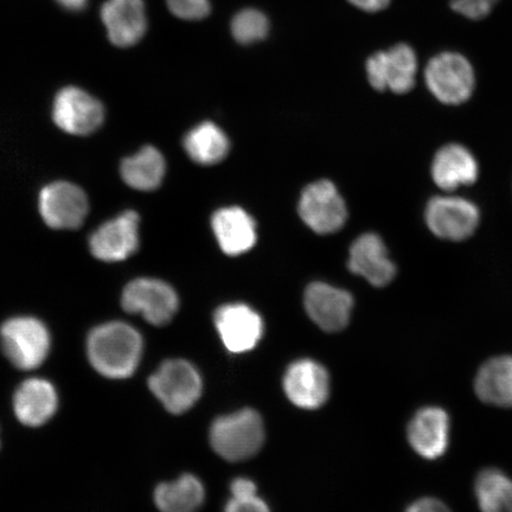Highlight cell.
I'll list each match as a JSON object with an SVG mask.
<instances>
[{"label": "cell", "mask_w": 512, "mask_h": 512, "mask_svg": "<svg viewBox=\"0 0 512 512\" xmlns=\"http://www.w3.org/2000/svg\"><path fill=\"white\" fill-rule=\"evenodd\" d=\"M57 394L53 384L42 379H31L19 386L14 398L15 413L25 426L46 424L57 409Z\"/></svg>", "instance_id": "44dd1931"}, {"label": "cell", "mask_w": 512, "mask_h": 512, "mask_svg": "<svg viewBox=\"0 0 512 512\" xmlns=\"http://www.w3.org/2000/svg\"><path fill=\"white\" fill-rule=\"evenodd\" d=\"M451 426L446 409L439 406L421 407L408 421V444L419 457L434 462L444 457L450 447Z\"/></svg>", "instance_id": "30bf717a"}, {"label": "cell", "mask_w": 512, "mask_h": 512, "mask_svg": "<svg viewBox=\"0 0 512 512\" xmlns=\"http://www.w3.org/2000/svg\"><path fill=\"white\" fill-rule=\"evenodd\" d=\"M155 501L162 512H196L204 501V489L196 477L184 475L175 482L160 484Z\"/></svg>", "instance_id": "d4e9b609"}, {"label": "cell", "mask_w": 512, "mask_h": 512, "mask_svg": "<svg viewBox=\"0 0 512 512\" xmlns=\"http://www.w3.org/2000/svg\"><path fill=\"white\" fill-rule=\"evenodd\" d=\"M270 28L267 16L258 9H243L233 17L230 23L234 40L242 46H251L264 41Z\"/></svg>", "instance_id": "4316f807"}, {"label": "cell", "mask_w": 512, "mask_h": 512, "mask_svg": "<svg viewBox=\"0 0 512 512\" xmlns=\"http://www.w3.org/2000/svg\"><path fill=\"white\" fill-rule=\"evenodd\" d=\"M426 221L439 238L460 241L475 233L479 211L463 198L437 197L428 203Z\"/></svg>", "instance_id": "4fadbf2b"}, {"label": "cell", "mask_w": 512, "mask_h": 512, "mask_svg": "<svg viewBox=\"0 0 512 512\" xmlns=\"http://www.w3.org/2000/svg\"><path fill=\"white\" fill-rule=\"evenodd\" d=\"M366 69L370 85L376 91L389 89L395 94H406L415 85L418 60L408 44H398L392 49L371 55Z\"/></svg>", "instance_id": "ba28073f"}, {"label": "cell", "mask_w": 512, "mask_h": 512, "mask_svg": "<svg viewBox=\"0 0 512 512\" xmlns=\"http://www.w3.org/2000/svg\"><path fill=\"white\" fill-rule=\"evenodd\" d=\"M0 339L6 357L21 370H32L46 361L50 349L47 326L34 317H15L3 324Z\"/></svg>", "instance_id": "3957f363"}, {"label": "cell", "mask_w": 512, "mask_h": 512, "mask_svg": "<svg viewBox=\"0 0 512 512\" xmlns=\"http://www.w3.org/2000/svg\"><path fill=\"white\" fill-rule=\"evenodd\" d=\"M405 512H452L448 505L437 497H421L408 505Z\"/></svg>", "instance_id": "4dcf8cb0"}, {"label": "cell", "mask_w": 512, "mask_h": 512, "mask_svg": "<svg viewBox=\"0 0 512 512\" xmlns=\"http://www.w3.org/2000/svg\"><path fill=\"white\" fill-rule=\"evenodd\" d=\"M224 512H270L267 504L258 495L233 497Z\"/></svg>", "instance_id": "f546056e"}, {"label": "cell", "mask_w": 512, "mask_h": 512, "mask_svg": "<svg viewBox=\"0 0 512 512\" xmlns=\"http://www.w3.org/2000/svg\"><path fill=\"white\" fill-rule=\"evenodd\" d=\"M233 497H246L256 495V486L252 480L246 478L235 479L232 483Z\"/></svg>", "instance_id": "1f68e13d"}, {"label": "cell", "mask_w": 512, "mask_h": 512, "mask_svg": "<svg viewBox=\"0 0 512 512\" xmlns=\"http://www.w3.org/2000/svg\"><path fill=\"white\" fill-rule=\"evenodd\" d=\"M184 149L195 163L213 165L228 155L229 140L220 127L213 123H203L185 137Z\"/></svg>", "instance_id": "484cf974"}, {"label": "cell", "mask_w": 512, "mask_h": 512, "mask_svg": "<svg viewBox=\"0 0 512 512\" xmlns=\"http://www.w3.org/2000/svg\"><path fill=\"white\" fill-rule=\"evenodd\" d=\"M139 247V216L127 210L101 224L89 239V249L95 259L104 262L124 261Z\"/></svg>", "instance_id": "7c38bea8"}, {"label": "cell", "mask_w": 512, "mask_h": 512, "mask_svg": "<svg viewBox=\"0 0 512 512\" xmlns=\"http://www.w3.org/2000/svg\"><path fill=\"white\" fill-rule=\"evenodd\" d=\"M497 2L498 0H451V8L459 15L479 21L490 14Z\"/></svg>", "instance_id": "f1b7e54d"}, {"label": "cell", "mask_w": 512, "mask_h": 512, "mask_svg": "<svg viewBox=\"0 0 512 512\" xmlns=\"http://www.w3.org/2000/svg\"><path fill=\"white\" fill-rule=\"evenodd\" d=\"M299 215L317 234L337 232L347 221V207L334 184L319 181L309 185L299 202Z\"/></svg>", "instance_id": "8fae6325"}, {"label": "cell", "mask_w": 512, "mask_h": 512, "mask_svg": "<svg viewBox=\"0 0 512 512\" xmlns=\"http://www.w3.org/2000/svg\"><path fill=\"white\" fill-rule=\"evenodd\" d=\"M473 387L477 398L486 405L512 408V356L486 360L477 371Z\"/></svg>", "instance_id": "ffe728a7"}, {"label": "cell", "mask_w": 512, "mask_h": 512, "mask_svg": "<svg viewBox=\"0 0 512 512\" xmlns=\"http://www.w3.org/2000/svg\"><path fill=\"white\" fill-rule=\"evenodd\" d=\"M427 87L447 105L463 104L475 88V73L464 56L443 53L433 57L425 70Z\"/></svg>", "instance_id": "5b68a950"}, {"label": "cell", "mask_w": 512, "mask_h": 512, "mask_svg": "<svg viewBox=\"0 0 512 512\" xmlns=\"http://www.w3.org/2000/svg\"><path fill=\"white\" fill-rule=\"evenodd\" d=\"M211 226L219 245L227 255L245 254L256 242V226L245 210L232 207L223 208L213 216Z\"/></svg>", "instance_id": "d6986e66"}, {"label": "cell", "mask_w": 512, "mask_h": 512, "mask_svg": "<svg viewBox=\"0 0 512 512\" xmlns=\"http://www.w3.org/2000/svg\"><path fill=\"white\" fill-rule=\"evenodd\" d=\"M354 299L349 292L324 283L307 287L305 307L320 329L341 331L349 324Z\"/></svg>", "instance_id": "9a60e30c"}, {"label": "cell", "mask_w": 512, "mask_h": 512, "mask_svg": "<svg viewBox=\"0 0 512 512\" xmlns=\"http://www.w3.org/2000/svg\"><path fill=\"white\" fill-rule=\"evenodd\" d=\"M348 266L352 273L361 275L376 287L388 285L396 274L386 246L375 234L362 235L354 242L350 248Z\"/></svg>", "instance_id": "ac0fdd59"}, {"label": "cell", "mask_w": 512, "mask_h": 512, "mask_svg": "<svg viewBox=\"0 0 512 512\" xmlns=\"http://www.w3.org/2000/svg\"><path fill=\"white\" fill-rule=\"evenodd\" d=\"M264 440V422L253 409L221 416L210 430L211 446L229 462H240L255 456L264 445Z\"/></svg>", "instance_id": "7a4b0ae2"}, {"label": "cell", "mask_w": 512, "mask_h": 512, "mask_svg": "<svg viewBox=\"0 0 512 512\" xmlns=\"http://www.w3.org/2000/svg\"><path fill=\"white\" fill-rule=\"evenodd\" d=\"M473 492L480 512H512V478L497 467L477 473Z\"/></svg>", "instance_id": "cb8c5ba5"}, {"label": "cell", "mask_w": 512, "mask_h": 512, "mask_svg": "<svg viewBox=\"0 0 512 512\" xmlns=\"http://www.w3.org/2000/svg\"><path fill=\"white\" fill-rule=\"evenodd\" d=\"M355 8L366 12H380L387 8L390 0H348Z\"/></svg>", "instance_id": "d6a6232c"}, {"label": "cell", "mask_w": 512, "mask_h": 512, "mask_svg": "<svg viewBox=\"0 0 512 512\" xmlns=\"http://www.w3.org/2000/svg\"><path fill=\"white\" fill-rule=\"evenodd\" d=\"M215 325L223 344L235 354L254 349L264 334L261 317L245 304L220 307L215 313Z\"/></svg>", "instance_id": "5bb4252c"}, {"label": "cell", "mask_w": 512, "mask_h": 512, "mask_svg": "<svg viewBox=\"0 0 512 512\" xmlns=\"http://www.w3.org/2000/svg\"><path fill=\"white\" fill-rule=\"evenodd\" d=\"M89 361L108 379H126L137 370L143 354V338L123 322L96 326L87 341Z\"/></svg>", "instance_id": "6da1fadb"}, {"label": "cell", "mask_w": 512, "mask_h": 512, "mask_svg": "<svg viewBox=\"0 0 512 512\" xmlns=\"http://www.w3.org/2000/svg\"><path fill=\"white\" fill-rule=\"evenodd\" d=\"M178 297L174 288L162 280L139 278L124 288L121 306L140 315L152 325L163 326L171 322L178 310Z\"/></svg>", "instance_id": "8992f818"}, {"label": "cell", "mask_w": 512, "mask_h": 512, "mask_svg": "<svg viewBox=\"0 0 512 512\" xmlns=\"http://www.w3.org/2000/svg\"><path fill=\"white\" fill-rule=\"evenodd\" d=\"M284 388L287 398L304 409H317L329 398V375L319 363L302 360L287 369Z\"/></svg>", "instance_id": "e0dca14e"}, {"label": "cell", "mask_w": 512, "mask_h": 512, "mask_svg": "<svg viewBox=\"0 0 512 512\" xmlns=\"http://www.w3.org/2000/svg\"><path fill=\"white\" fill-rule=\"evenodd\" d=\"M57 127L73 136H89L105 120V108L98 99L78 87H66L57 93L53 105Z\"/></svg>", "instance_id": "52a82bcc"}, {"label": "cell", "mask_w": 512, "mask_h": 512, "mask_svg": "<svg viewBox=\"0 0 512 512\" xmlns=\"http://www.w3.org/2000/svg\"><path fill=\"white\" fill-rule=\"evenodd\" d=\"M38 207L47 226L57 230L80 228L89 210L85 191L74 183L64 181L43 188Z\"/></svg>", "instance_id": "9c48e42d"}, {"label": "cell", "mask_w": 512, "mask_h": 512, "mask_svg": "<svg viewBox=\"0 0 512 512\" xmlns=\"http://www.w3.org/2000/svg\"><path fill=\"white\" fill-rule=\"evenodd\" d=\"M149 386L164 407L174 414L189 411L202 393L200 374L183 360L163 363L150 377Z\"/></svg>", "instance_id": "277c9868"}, {"label": "cell", "mask_w": 512, "mask_h": 512, "mask_svg": "<svg viewBox=\"0 0 512 512\" xmlns=\"http://www.w3.org/2000/svg\"><path fill=\"white\" fill-rule=\"evenodd\" d=\"M172 15L182 21H202L210 15V0H166Z\"/></svg>", "instance_id": "83f0119b"}, {"label": "cell", "mask_w": 512, "mask_h": 512, "mask_svg": "<svg viewBox=\"0 0 512 512\" xmlns=\"http://www.w3.org/2000/svg\"><path fill=\"white\" fill-rule=\"evenodd\" d=\"M101 18L108 38L119 48L136 46L147 30L144 0H107Z\"/></svg>", "instance_id": "2e32d148"}, {"label": "cell", "mask_w": 512, "mask_h": 512, "mask_svg": "<svg viewBox=\"0 0 512 512\" xmlns=\"http://www.w3.org/2000/svg\"><path fill=\"white\" fill-rule=\"evenodd\" d=\"M64 9L70 11H81L86 8L87 0H56Z\"/></svg>", "instance_id": "836d02e7"}, {"label": "cell", "mask_w": 512, "mask_h": 512, "mask_svg": "<svg viewBox=\"0 0 512 512\" xmlns=\"http://www.w3.org/2000/svg\"><path fill=\"white\" fill-rule=\"evenodd\" d=\"M165 160L156 147L144 149L121 163L120 174L128 187L139 191H153L160 187L165 175Z\"/></svg>", "instance_id": "603a6c76"}, {"label": "cell", "mask_w": 512, "mask_h": 512, "mask_svg": "<svg viewBox=\"0 0 512 512\" xmlns=\"http://www.w3.org/2000/svg\"><path fill=\"white\" fill-rule=\"evenodd\" d=\"M432 175L441 189L454 190L472 184L478 175L476 159L460 145H447L434 158Z\"/></svg>", "instance_id": "7402d4cb"}]
</instances>
